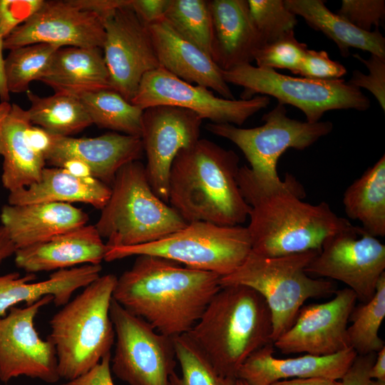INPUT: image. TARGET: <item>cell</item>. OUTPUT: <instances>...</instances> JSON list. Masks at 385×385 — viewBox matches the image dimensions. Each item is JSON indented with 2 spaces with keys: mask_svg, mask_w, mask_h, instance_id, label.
Masks as SVG:
<instances>
[{
  "mask_svg": "<svg viewBox=\"0 0 385 385\" xmlns=\"http://www.w3.org/2000/svg\"><path fill=\"white\" fill-rule=\"evenodd\" d=\"M111 195L94 225L107 249L159 240L188 223L153 191L145 165H123L111 186Z\"/></svg>",
  "mask_w": 385,
  "mask_h": 385,
  "instance_id": "6",
  "label": "cell"
},
{
  "mask_svg": "<svg viewBox=\"0 0 385 385\" xmlns=\"http://www.w3.org/2000/svg\"><path fill=\"white\" fill-rule=\"evenodd\" d=\"M31 124L27 110L16 103L0 123L1 183L9 192L38 181L45 168V158L31 148L26 136Z\"/></svg>",
  "mask_w": 385,
  "mask_h": 385,
  "instance_id": "27",
  "label": "cell"
},
{
  "mask_svg": "<svg viewBox=\"0 0 385 385\" xmlns=\"http://www.w3.org/2000/svg\"><path fill=\"white\" fill-rule=\"evenodd\" d=\"M214 40L212 58L223 71L251 63L264 45L249 12L247 0L209 1Z\"/></svg>",
  "mask_w": 385,
  "mask_h": 385,
  "instance_id": "24",
  "label": "cell"
},
{
  "mask_svg": "<svg viewBox=\"0 0 385 385\" xmlns=\"http://www.w3.org/2000/svg\"><path fill=\"white\" fill-rule=\"evenodd\" d=\"M346 73V68L339 62L332 60L326 51L307 49L300 66L294 74L329 81L340 79Z\"/></svg>",
  "mask_w": 385,
  "mask_h": 385,
  "instance_id": "41",
  "label": "cell"
},
{
  "mask_svg": "<svg viewBox=\"0 0 385 385\" xmlns=\"http://www.w3.org/2000/svg\"><path fill=\"white\" fill-rule=\"evenodd\" d=\"M107 251L96 227L86 225L48 240L17 249L15 264L28 274L101 265Z\"/></svg>",
  "mask_w": 385,
  "mask_h": 385,
  "instance_id": "22",
  "label": "cell"
},
{
  "mask_svg": "<svg viewBox=\"0 0 385 385\" xmlns=\"http://www.w3.org/2000/svg\"><path fill=\"white\" fill-rule=\"evenodd\" d=\"M346 215L374 237L385 235V155L354 180L343 195Z\"/></svg>",
  "mask_w": 385,
  "mask_h": 385,
  "instance_id": "30",
  "label": "cell"
},
{
  "mask_svg": "<svg viewBox=\"0 0 385 385\" xmlns=\"http://www.w3.org/2000/svg\"><path fill=\"white\" fill-rule=\"evenodd\" d=\"M222 74L227 84L243 88L241 99L247 100L255 96H272L279 103L301 110L309 123L320 121L329 111H365L371 105L369 98L359 88L342 78L322 81L292 77L251 63L222 70Z\"/></svg>",
  "mask_w": 385,
  "mask_h": 385,
  "instance_id": "9",
  "label": "cell"
},
{
  "mask_svg": "<svg viewBox=\"0 0 385 385\" xmlns=\"http://www.w3.org/2000/svg\"><path fill=\"white\" fill-rule=\"evenodd\" d=\"M81 9L93 12L103 20L117 9L129 5L131 0H70Z\"/></svg>",
  "mask_w": 385,
  "mask_h": 385,
  "instance_id": "46",
  "label": "cell"
},
{
  "mask_svg": "<svg viewBox=\"0 0 385 385\" xmlns=\"http://www.w3.org/2000/svg\"><path fill=\"white\" fill-rule=\"evenodd\" d=\"M385 317V272L378 281L373 297L355 307L347 328L350 347L357 355L377 353L385 346L379 330Z\"/></svg>",
  "mask_w": 385,
  "mask_h": 385,
  "instance_id": "33",
  "label": "cell"
},
{
  "mask_svg": "<svg viewBox=\"0 0 385 385\" xmlns=\"http://www.w3.org/2000/svg\"><path fill=\"white\" fill-rule=\"evenodd\" d=\"M4 49V38L0 34V99L1 102H9L10 100V93L7 88L5 78V58L3 57Z\"/></svg>",
  "mask_w": 385,
  "mask_h": 385,
  "instance_id": "51",
  "label": "cell"
},
{
  "mask_svg": "<svg viewBox=\"0 0 385 385\" xmlns=\"http://www.w3.org/2000/svg\"><path fill=\"white\" fill-rule=\"evenodd\" d=\"M235 385H248L247 383H246L245 381L237 379Z\"/></svg>",
  "mask_w": 385,
  "mask_h": 385,
  "instance_id": "54",
  "label": "cell"
},
{
  "mask_svg": "<svg viewBox=\"0 0 385 385\" xmlns=\"http://www.w3.org/2000/svg\"><path fill=\"white\" fill-rule=\"evenodd\" d=\"M384 270L385 245L351 224L324 241L305 271L343 282L365 303L373 297Z\"/></svg>",
  "mask_w": 385,
  "mask_h": 385,
  "instance_id": "12",
  "label": "cell"
},
{
  "mask_svg": "<svg viewBox=\"0 0 385 385\" xmlns=\"http://www.w3.org/2000/svg\"><path fill=\"white\" fill-rule=\"evenodd\" d=\"M169 0H131L130 7L148 26L164 17Z\"/></svg>",
  "mask_w": 385,
  "mask_h": 385,
  "instance_id": "45",
  "label": "cell"
},
{
  "mask_svg": "<svg viewBox=\"0 0 385 385\" xmlns=\"http://www.w3.org/2000/svg\"><path fill=\"white\" fill-rule=\"evenodd\" d=\"M318 252L267 257L251 250L235 270L220 277V283L244 285L262 296L271 312L273 343L292 326L305 301L336 290L332 282L314 279L305 271Z\"/></svg>",
  "mask_w": 385,
  "mask_h": 385,
  "instance_id": "7",
  "label": "cell"
},
{
  "mask_svg": "<svg viewBox=\"0 0 385 385\" xmlns=\"http://www.w3.org/2000/svg\"><path fill=\"white\" fill-rule=\"evenodd\" d=\"M270 385H341V383L337 380L311 377L279 380Z\"/></svg>",
  "mask_w": 385,
  "mask_h": 385,
  "instance_id": "48",
  "label": "cell"
},
{
  "mask_svg": "<svg viewBox=\"0 0 385 385\" xmlns=\"http://www.w3.org/2000/svg\"><path fill=\"white\" fill-rule=\"evenodd\" d=\"M46 295L25 307H12L0 317V380L7 383L20 376L49 384L61 378L56 350L51 339L43 340L34 327L39 310L53 302Z\"/></svg>",
  "mask_w": 385,
  "mask_h": 385,
  "instance_id": "14",
  "label": "cell"
},
{
  "mask_svg": "<svg viewBox=\"0 0 385 385\" xmlns=\"http://www.w3.org/2000/svg\"><path fill=\"white\" fill-rule=\"evenodd\" d=\"M330 300L302 306L292 326L275 342L282 353L329 356L350 347L348 322L357 297L349 288L335 290Z\"/></svg>",
  "mask_w": 385,
  "mask_h": 385,
  "instance_id": "17",
  "label": "cell"
},
{
  "mask_svg": "<svg viewBox=\"0 0 385 385\" xmlns=\"http://www.w3.org/2000/svg\"><path fill=\"white\" fill-rule=\"evenodd\" d=\"M130 103L143 110L170 106L190 110L212 123L242 125L270 103L266 96L247 100H229L215 96L207 88L188 83L162 67L147 73Z\"/></svg>",
  "mask_w": 385,
  "mask_h": 385,
  "instance_id": "13",
  "label": "cell"
},
{
  "mask_svg": "<svg viewBox=\"0 0 385 385\" xmlns=\"http://www.w3.org/2000/svg\"><path fill=\"white\" fill-rule=\"evenodd\" d=\"M307 49V44L299 42L291 31L260 47L255 53L254 61L260 68L288 69L294 73Z\"/></svg>",
  "mask_w": 385,
  "mask_h": 385,
  "instance_id": "38",
  "label": "cell"
},
{
  "mask_svg": "<svg viewBox=\"0 0 385 385\" xmlns=\"http://www.w3.org/2000/svg\"><path fill=\"white\" fill-rule=\"evenodd\" d=\"M237 183L250 207L247 227L252 251L275 257L319 251L330 235L349 225L325 202L312 205L302 200L304 191L292 175L261 177L250 167L240 168Z\"/></svg>",
  "mask_w": 385,
  "mask_h": 385,
  "instance_id": "1",
  "label": "cell"
},
{
  "mask_svg": "<svg viewBox=\"0 0 385 385\" xmlns=\"http://www.w3.org/2000/svg\"><path fill=\"white\" fill-rule=\"evenodd\" d=\"M140 137L108 133L94 138H73L52 135L46 162L61 167L76 159L86 164L92 177L111 186L117 172L125 164L139 160L143 155Z\"/></svg>",
  "mask_w": 385,
  "mask_h": 385,
  "instance_id": "19",
  "label": "cell"
},
{
  "mask_svg": "<svg viewBox=\"0 0 385 385\" xmlns=\"http://www.w3.org/2000/svg\"><path fill=\"white\" fill-rule=\"evenodd\" d=\"M117 277L100 276L63 306L50 320L58 372L67 381L88 372L111 353L115 330L110 307Z\"/></svg>",
  "mask_w": 385,
  "mask_h": 385,
  "instance_id": "5",
  "label": "cell"
},
{
  "mask_svg": "<svg viewBox=\"0 0 385 385\" xmlns=\"http://www.w3.org/2000/svg\"><path fill=\"white\" fill-rule=\"evenodd\" d=\"M173 339L181 375L173 372L168 385H235L237 379L220 375L188 334Z\"/></svg>",
  "mask_w": 385,
  "mask_h": 385,
  "instance_id": "36",
  "label": "cell"
},
{
  "mask_svg": "<svg viewBox=\"0 0 385 385\" xmlns=\"http://www.w3.org/2000/svg\"><path fill=\"white\" fill-rule=\"evenodd\" d=\"M369 70L368 74L354 71L348 83L358 88H364L372 93L383 111H385V56L371 54L364 59L359 54L354 55Z\"/></svg>",
  "mask_w": 385,
  "mask_h": 385,
  "instance_id": "40",
  "label": "cell"
},
{
  "mask_svg": "<svg viewBox=\"0 0 385 385\" xmlns=\"http://www.w3.org/2000/svg\"><path fill=\"white\" fill-rule=\"evenodd\" d=\"M26 136L31 148L45 158L51 146L52 135L43 128L31 124L26 129Z\"/></svg>",
  "mask_w": 385,
  "mask_h": 385,
  "instance_id": "47",
  "label": "cell"
},
{
  "mask_svg": "<svg viewBox=\"0 0 385 385\" xmlns=\"http://www.w3.org/2000/svg\"><path fill=\"white\" fill-rule=\"evenodd\" d=\"M130 4L117 9L104 19L102 49L111 89L130 102L143 77L160 64L148 28Z\"/></svg>",
  "mask_w": 385,
  "mask_h": 385,
  "instance_id": "15",
  "label": "cell"
},
{
  "mask_svg": "<svg viewBox=\"0 0 385 385\" xmlns=\"http://www.w3.org/2000/svg\"><path fill=\"white\" fill-rule=\"evenodd\" d=\"M110 316L115 330L111 372L128 385H168L177 360L173 337L158 332L113 299Z\"/></svg>",
  "mask_w": 385,
  "mask_h": 385,
  "instance_id": "10",
  "label": "cell"
},
{
  "mask_svg": "<svg viewBox=\"0 0 385 385\" xmlns=\"http://www.w3.org/2000/svg\"><path fill=\"white\" fill-rule=\"evenodd\" d=\"M16 250V247L6 230L3 225H0V265L4 260L14 255Z\"/></svg>",
  "mask_w": 385,
  "mask_h": 385,
  "instance_id": "49",
  "label": "cell"
},
{
  "mask_svg": "<svg viewBox=\"0 0 385 385\" xmlns=\"http://www.w3.org/2000/svg\"><path fill=\"white\" fill-rule=\"evenodd\" d=\"M101 270V265H83L57 270L38 282H31L36 279L35 274L21 277L18 272H11L1 275L0 317H5L8 309L20 302L29 306L46 295L53 297L56 306H63L76 290L99 277Z\"/></svg>",
  "mask_w": 385,
  "mask_h": 385,
  "instance_id": "25",
  "label": "cell"
},
{
  "mask_svg": "<svg viewBox=\"0 0 385 385\" xmlns=\"http://www.w3.org/2000/svg\"><path fill=\"white\" fill-rule=\"evenodd\" d=\"M59 48L49 43H35L10 50L4 60L5 78L9 93L29 91L30 83L39 81L44 75Z\"/></svg>",
  "mask_w": 385,
  "mask_h": 385,
  "instance_id": "35",
  "label": "cell"
},
{
  "mask_svg": "<svg viewBox=\"0 0 385 385\" xmlns=\"http://www.w3.org/2000/svg\"><path fill=\"white\" fill-rule=\"evenodd\" d=\"M148 28L160 67L188 83L212 89L222 98L235 99L222 69L210 56L179 34L164 17Z\"/></svg>",
  "mask_w": 385,
  "mask_h": 385,
  "instance_id": "20",
  "label": "cell"
},
{
  "mask_svg": "<svg viewBox=\"0 0 385 385\" xmlns=\"http://www.w3.org/2000/svg\"><path fill=\"white\" fill-rule=\"evenodd\" d=\"M101 49L59 48L39 81L51 87L55 93L77 98L86 93L111 89Z\"/></svg>",
  "mask_w": 385,
  "mask_h": 385,
  "instance_id": "26",
  "label": "cell"
},
{
  "mask_svg": "<svg viewBox=\"0 0 385 385\" xmlns=\"http://www.w3.org/2000/svg\"><path fill=\"white\" fill-rule=\"evenodd\" d=\"M220 276L151 255H138L116 282L113 299L158 332L188 334L221 288Z\"/></svg>",
  "mask_w": 385,
  "mask_h": 385,
  "instance_id": "2",
  "label": "cell"
},
{
  "mask_svg": "<svg viewBox=\"0 0 385 385\" xmlns=\"http://www.w3.org/2000/svg\"><path fill=\"white\" fill-rule=\"evenodd\" d=\"M1 221L16 250L87 225V213L70 203L5 205Z\"/></svg>",
  "mask_w": 385,
  "mask_h": 385,
  "instance_id": "23",
  "label": "cell"
},
{
  "mask_svg": "<svg viewBox=\"0 0 385 385\" xmlns=\"http://www.w3.org/2000/svg\"><path fill=\"white\" fill-rule=\"evenodd\" d=\"M93 124L101 128L140 137L143 110L112 89L78 97Z\"/></svg>",
  "mask_w": 385,
  "mask_h": 385,
  "instance_id": "32",
  "label": "cell"
},
{
  "mask_svg": "<svg viewBox=\"0 0 385 385\" xmlns=\"http://www.w3.org/2000/svg\"><path fill=\"white\" fill-rule=\"evenodd\" d=\"M239 157L207 139H199L175 158L168 178V204L186 223L241 225L250 205L237 183Z\"/></svg>",
  "mask_w": 385,
  "mask_h": 385,
  "instance_id": "3",
  "label": "cell"
},
{
  "mask_svg": "<svg viewBox=\"0 0 385 385\" xmlns=\"http://www.w3.org/2000/svg\"><path fill=\"white\" fill-rule=\"evenodd\" d=\"M286 6L294 15L302 17L314 29L332 40L342 56L349 54L351 48L385 56V38L376 28L362 31L337 14L331 11L324 0H284Z\"/></svg>",
  "mask_w": 385,
  "mask_h": 385,
  "instance_id": "29",
  "label": "cell"
},
{
  "mask_svg": "<svg viewBox=\"0 0 385 385\" xmlns=\"http://www.w3.org/2000/svg\"><path fill=\"white\" fill-rule=\"evenodd\" d=\"M111 353L84 374L61 385H114L111 370Z\"/></svg>",
  "mask_w": 385,
  "mask_h": 385,
  "instance_id": "43",
  "label": "cell"
},
{
  "mask_svg": "<svg viewBox=\"0 0 385 385\" xmlns=\"http://www.w3.org/2000/svg\"><path fill=\"white\" fill-rule=\"evenodd\" d=\"M26 94L31 103L27 111L31 124L51 135L71 136L93 124L77 97L58 93L41 97L30 91Z\"/></svg>",
  "mask_w": 385,
  "mask_h": 385,
  "instance_id": "31",
  "label": "cell"
},
{
  "mask_svg": "<svg viewBox=\"0 0 385 385\" xmlns=\"http://www.w3.org/2000/svg\"><path fill=\"white\" fill-rule=\"evenodd\" d=\"M367 385H385V381L370 379Z\"/></svg>",
  "mask_w": 385,
  "mask_h": 385,
  "instance_id": "53",
  "label": "cell"
},
{
  "mask_svg": "<svg viewBox=\"0 0 385 385\" xmlns=\"http://www.w3.org/2000/svg\"><path fill=\"white\" fill-rule=\"evenodd\" d=\"M164 18L179 34L212 58L214 32L209 1L169 0Z\"/></svg>",
  "mask_w": 385,
  "mask_h": 385,
  "instance_id": "34",
  "label": "cell"
},
{
  "mask_svg": "<svg viewBox=\"0 0 385 385\" xmlns=\"http://www.w3.org/2000/svg\"><path fill=\"white\" fill-rule=\"evenodd\" d=\"M111 187L93 177H81L59 168H44L38 181L10 192L9 205L38 202H83L101 210L109 199Z\"/></svg>",
  "mask_w": 385,
  "mask_h": 385,
  "instance_id": "28",
  "label": "cell"
},
{
  "mask_svg": "<svg viewBox=\"0 0 385 385\" xmlns=\"http://www.w3.org/2000/svg\"><path fill=\"white\" fill-rule=\"evenodd\" d=\"M262 120V125L251 128L210 123L206 129L235 144L249 162L251 170L265 178H279L277 164L287 149L307 148L333 129L331 121L309 123L292 119L285 105L279 103Z\"/></svg>",
  "mask_w": 385,
  "mask_h": 385,
  "instance_id": "11",
  "label": "cell"
},
{
  "mask_svg": "<svg viewBox=\"0 0 385 385\" xmlns=\"http://www.w3.org/2000/svg\"><path fill=\"white\" fill-rule=\"evenodd\" d=\"M337 14L356 28L371 31L378 28L385 18L384 0H342Z\"/></svg>",
  "mask_w": 385,
  "mask_h": 385,
  "instance_id": "39",
  "label": "cell"
},
{
  "mask_svg": "<svg viewBox=\"0 0 385 385\" xmlns=\"http://www.w3.org/2000/svg\"><path fill=\"white\" fill-rule=\"evenodd\" d=\"M251 19L264 45L294 31L297 16L286 6L284 0H247Z\"/></svg>",
  "mask_w": 385,
  "mask_h": 385,
  "instance_id": "37",
  "label": "cell"
},
{
  "mask_svg": "<svg viewBox=\"0 0 385 385\" xmlns=\"http://www.w3.org/2000/svg\"><path fill=\"white\" fill-rule=\"evenodd\" d=\"M44 0H0V34L4 38L27 21Z\"/></svg>",
  "mask_w": 385,
  "mask_h": 385,
  "instance_id": "42",
  "label": "cell"
},
{
  "mask_svg": "<svg viewBox=\"0 0 385 385\" xmlns=\"http://www.w3.org/2000/svg\"><path fill=\"white\" fill-rule=\"evenodd\" d=\"M271 312L265 299L244 285L221 287L186 334L222 376L237 379L244 361L272 343Z\"/></svg>",
  "mask_w": 385,
  "mask_h": 385,
  "instance_id": "4",
  "label": "cell"
},
{
  "mask_svg": "<svg viewBox=\"0 0 385 385\" xmlns=\"http://www.w3.org/2000/svg\"><path fill=\"white\" fill-rule=\"evenodd\" d=\"M104 40V20L99 15L79 9L70 0L44 1L27 21L4 38V48L35 43L102 48Z\"/></svg>",
  "mask_w": 385,
  "mask_h": 385,
  "instance_id": "18",
  "label": "cell"
},
{
  "mask_svg": "<svg viewBox=\"0 0 385 385\" xmlns=\"http://www.w3.org/2000/svg\"><path fill=\"white\" fill-rule=\"evenodd\" d=\"M202 121L195 113L179 107L157 106L143 110L140 138L147 177L153 191L168 204L172 163L180 151L200 139Z\"/></svg>",
  "mask_w": 385,
  "mask_h": 385,
  "instance_id": "16",
  "label": "cell"
},
{
  "mask_svg": "<svg viewBox=\"0 0 385 385\" xmlns=\"http://www.w3.org/2000/svg\"><path fill=\"white\" fill-rule=\"evenodd\" d=\"M273 343L253 352L240 367L237 379L248 385H270L283 379L321 377L340 380L357 354L349 348L329 356H303L279 359L273 356Z\"/></svg>",
  "mask_w": 385,
  "mask_h": 385,
  "instance_id": "21",
  "label": "cell"
},
{
  "mask_svg": "<svg viewBox=\"0 0 385 385\" xmlns=\"http://www.w3.org/2000/svg\"><path fill=\"white\" fill-rule=\"evenodd\" d=\"M11 107V104L9 102H1L0 103V123L6 116Z\"/></svg>",
  "mask_w": 385,
  "mask_h": 385,
  "instance_id": "52",
  "label": "cell"
},
{
  "mask_svg": "<svg viewBox=\"0 0 385 385\" xmlns=\"http://www.w3.org/2000/svg\"><path fill=\"white\" fill-rule=\"evenodd\" d=\"M376 353L356 355L352 364L340 379L341 385H367L371 379L370 370Z\"/></svg>",
  "mask_w": 385,
  "mask_h": 385,
  "instance_id": "44",
  "label": "cell"
},
{
  "mask_svg": "<svg viewBox=\"0 0 385 385\" xmlns=\"http://www.w3.org/2000/svg\"><path fill=\"white\" fill-rule=\"evenodd\" d=\"M370 377L371 379L385 381V346L376 353L370 370Z\"/></svg>",
  "mask_w": 385,
  "mask_h": 385,
  "instance_id": "50",
  "label": "cell"
},
{
  "mask_svg": "<svg viewBox=\"0 0 385 385\" xmlns=\"http://www.w3.org/2000/svg\"><path fill=\"white\" fill-rule=\"evenodd\" d=\"M251 250L246 227L200 221L188 223L153 242L107 249L104 260L112 262L130 256L151 255L222 277L235 270Z\"/></svg>",
  "mask_w": 385,
  "mask_h": 385,
  "instance_id": "8",
  "label": "cell"
}]
</instances>
